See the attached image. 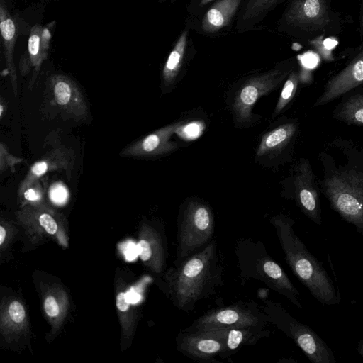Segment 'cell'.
Returning <instances> with one entry per match:
<instances>
[{
    "instance_id": "37",
    "label": "cell",
    "mask_w": 363,
    "mask_h": 363,
    "mask_svg": "<svg viewBox=\"0 0 363 363\" xmlns=\"http://www.w3.org/2000/svg\"><path fill=\"white\" fill-rule=\"evenodd\" d=\"M6 236V230L3 226H0V245H2Z\"/></svg>"
},
{
    "instance_id": "34",
    "label": "cell",
    "mask_w": 363,
    "mask_h": 363,
    "mask_svg": "<svg viewBox=\"0 0 363 363\" xmlns=\"http://www.w3.org/2000/svg\"><path fill=\"white\" fill-rule=\"evenodd\" d=\"M116 306L121 311H125L129 308V302L127 301L125 294L120 293L116 297Z\"/></svg>"
},
{
    "instance_id": "31",
    "label": "cell",
    "mask_w": 363,
    "mask_h": 363,
    "mask_svg": "<svg viewBox=\"0 0 363 363\" xmlns=\"http://www.w3.org/2000/svg\"><path fill=\"white\" fill-rule=\"evenodd\" d=\"M44 307L46 313L49 316L55 317L59 314V306L53 296H50L45 299Z\"/></svg>"
},
{
    "instance_id": "14",
    "label": "cell",
    "mask_w": 363,
    "mask_h": 363,
    "mask_svg": "<svg viewBox=\"0 0 363 363\" xmlns=\"http://www.w3.org/2000/svg\"><path fill=\"white\" fill-rule=\"evenodd\" d=\"M294 198L304 214L318 225L321 224L320 206L313 174L308 162L301 161L294 177Z\"/></svg>"
},
{
    "instance_id": "32",
    "label": "cell",
    "mask_w": 363,
    "mask_h": 363,
    "mask_svg": "<svg viewBox=\"0 0 363 363\" xmlns=\"http://www.w3.org/2000/svg\"><path fill=\"white\" fill-rule=\"evenodd\" d=\"M124 254L127 260H133L138 255L137 245L133 242L128 243L124 248Z\"/></svg>"
},
{
    "instance_id": "6",
    "label": "cell",
    "mask_w": 363,
    "mask_h": 363,
    "mask_svg": "<svg viewBox=\"0 0 363 363\" xmlns=\"http://www.w3.org/2000/svg\"><path fill=\"white\" fill-rule=\"evenodd\" d=\"M262 306L269 323L292 339L313 363H335L332 350L310 327L298 321L279 303L264 299Z\"/></svg>"
},
{
    "instance_id": "1",
    "label": "cell",
    "mask_w": 363,
    "mask_h": 363,
    "mask_svg": "<svg viewBox=\"0 0 363 363\" xmlns=\"http://www.w3.org/2000/svg\"><path fill=\"white\" fill-rule=\"evenodd\" d=\"M223 265L216 240L177 260L167 275V291L174 305L189 313L199 301L214 295L223 284Z\"/></svg>"
},
{
    "instance_id": "26",
    "label": "cell",
    "mask_w": 363,
    "mask_h": 363,
    "mask_svg": "<svg viewBox=\"0 0 363 363\" xmlns=\"http://www.w3.org/2000/svg\"><path fill=\"white\" fill-rule=\"evenodd\" d=\"M201 132V123L196 122L183 123L176 130L181 136L190 139L198 137Z\"/></svg>"
},
{
    "instance_id": "30",
    "label": "cell",
    "mask_w": 363,
    "mask_h": 363,
    "mask_svg": "<svg viewBox=\"0 0 363 363\" xmlns=\"http://www.w3.org/2000/svg\"><path fill=\"white\" fill-rule=\"evenodd\" d=\"M138 253L143 261H148L152 257V250L150 242L141 240L137 244Z\"/></svg>"
},
{
    "instance_id": "18",
    "label": "cell",
    "mask_w": 363,
    "mask_h": 363,
    "mask_svg": "<svg viewBox=\"0 0 363 363\" xmlns=\"http://www.w3.org/2000/svg\"><path fill=\"white\" fill-rule=\"evenodd\" d=\"M296 130L294 123H288L264 134L257 150L256 157L258 159L271 158L279 154L289 145Z\"/></svg>"
},
{
    "instance_id": "9",
    "label": "cell",
    "mask_w": 363,
    "mask_h": 363,
    "mask_svg": "<svg viewBox=\"0 0 363 363\" xmlns=\"http://www.w3.org/2000/svg\"><path fill=\"white\" fill-rule=\"evenodd\" d=\"M287 72L274 69L248 79L238 91L233 103L235 120L242 125L251 124L253 106L262 96L276 89L285 79Z\"/></svg>"
},
{
    "instance_id": "4",
    "label": "cell",
    "mask_w": 363,
    "mask_h": 363,
    "mask_svg": "<svg viewBox=\"0 0 363 363\" xmlns=\"http://www.w3.org/2000/svg\"><path fill=\"white\" fill-rule=\"evenodd\" d=\"M235 252L242 279L263 282L303 309L299 292L283 269L267 253L262 242L242 238L237 240Z\"/></svg>"
},
{
    "instance_id": "3",
    "label": "cell",
    "mask_w": 363,
    "mask_h": 363,
    "mask_svg": "<svg viewBox=\"0 0 363 363\" xmlns=\"http://www.w3.org/2000/svg\"><path fill=\"white\" fill-rule=\"evenodd\" d=\"M347 163L337 166L325 157L322 189L331 208L363 235V156L341 145Z\"/></svg>"
},
{
    "instance_id": "35",
    "label": "cell",
    "mask_w": 363,
    "mask_h": 363,
    "mask_svg": "<svg viewBox=\"0 0 363 363\" xmlns=\"http://www.w3.org/2000/svg\"><path fill=\"white\" fill-rule=\"evenodd\" d=\"M125 296H126L127 301L129 302V303H133V304L138 302L139 300L140 299V295L138 293L133 291V290L127 292L125 294Z\"/></svg>"
},
{
    "instance_id": "33",
    "label": "cell",
    "mask_w": 363,
    "mask_h": 363,
    "mask_svg": "<svg viewBox=\"0 0 363 363\" xmlns=\"http://www.w3.org/2000/svg\"><path fill=\"white\" fill-rule=\"evenodd\" d=\"M52 191L50 198H52L55 203H62L66 199L67 192L62 187H58L57 189L56 187Z\"/></svg>"
},
{
    "instance_id": "38",
    "label": "cell",
    "mask_w": 363,
    "mask_h": 363,
    "mask_svg": "<svg viewBox=\"0 0 363 363\" xmlns=\"http://www.w3.org/2000/svg\"><path fill=\"white\" fill-rule=\"evenodd\" d=\"M357 352L363 358V339H362L358 343Z\"/></svg>"
},
{
    "instance_id": "7",
    "label": "cell",
    "mask_w": 363,
    "mask_h": 363,
    "mask_svg": "<svg viewBox=\"0 0 363 363\" xmlns=\"http://www.w3.org/2000/svg\"><path fill=\"white\" fill-rule=\"evenodd\" d=\"M269 323L262 307L254 301H238L212 309L184 329L188 331L211 330L233 328L266 327Z\"/></svg>"
},
{
    "instance_id": "40",
    "label": "cell",
    "mask_w": 363,
    "mask_h": 363,
    "mask_svg": "<svg viewBox=\"0 0 363 363\" xmlns=\"http://www.w3.org/2000/svg\"><path fill=\"white\" fill-rule=\"evenodd\" d=\"M211 1H212V0H201V5H204V4H206L208 3V2H210Z\"/></svg>"
},
{
    "instance_id": "10",
    "label": "cell",
    "mask_w": 363,
    "mask_h": 363,
    "mask_svg": "<svg viewBox=\"0 0 363 363\" xmlns=\"http://www.w3.org/2000/svg\"><path fill=\"white\" fill-rule=\"evenodd\" d=\"M176 344L181 353L195 361L213 360L216 357L225 358L226 338L223 330H183L177 334Z\"/></svg>"
},
{
    "instance_id": "19",
    "label": "cell",
    "mask_w": 363,
    "mask_h": 363,
    "mask_svg": "<svg viewBox=\"0 0 363 363\" xmlns=\"http://www.w3.org/2000/svg\"><path fill=\"white\" fill-rule=\"evenodd\" d=\"M225 333L226 351L225 357L236 350L240 346H254L262 338L269 337L270 331L266 327H246L220 329Z\"/></svg>"
},
{
    "instance_id": "21",
    "label": "cell",
    "mask_w": 363,
    "mask_h": 363,
    "mask_svg": "<svg viewBox=\"0 0 363 363\" xmlns=\"http://www.w3.org/2000/svg\"><path fill=\"white\" fill-rule=\"evenodd\" d=\"M187 32L179 38L164 66L162 74V93L173 87L181 69L186 45Z\"/></svg>"
},
{
    "instance_id": "15",
    "label": "cell",
    "mask_w": 363,
    "mask_h": 363,
    "mask_svg": "<svg viewBox=\"0 0 363 363\" xmlns=\"http://www.w3.org/2000/svg\"><path fill=\"white\" fill-rule=\"evenodd\" d=\"M363 84V48L347 66L327 84L315 106L324 105Z\"/></svg>"
},
{
    "instance_id": "13",
    "label": "cell",
    "mask_w": 363,
    "mask_h": 363,
    "mask_svg": "<svg viewBox=\"0 0 363 363\" xmlns=\"http://www.w3.org/2000/svg\"><path fill=\"white\" fill-rule=\"evenodd\" d=\"M179 121L162 127L122 150L123 157H150L169 153L178 147V144L171 140L172 135L183 123Z\"/></svg>"
},
{
    "instance_id": "22",
    "label": "cell",
    "mask_w": 363,
    "mask_h": 363,
    "mask_svg": "<svg viewBox=\"0 0 363 363\" xmlns=\"http://www.w3.org/2000/svg\"><path fill=\"white\" fill-rule=\"evenodd\" d=\"M335 116L345 122L363 125V94L348 98L338 108Z\"/></svg>"
},
{
    "instance_id": "16",
    "label": "cell",
    "mask_w": 363,
    "mask_h": 363,
    "mask_svg": "<svg viewBox=\"0 0 363 363\" xmlns=\"http://www.w3.org/2000/svg\"><path fill=\"white\" fill-rule=\"evenodd\" d=\"M51 33L49 30L39 24L32 27L28 41V55H23L19 63V70L22 76L27 74L33 68V74L30 81L31 89L35 82L41 65L47 58Z\"/></svg>"
},
{
    "instance_id": "25",
    "label": "cell",
    "mask_w": 363,
    "mask_h": 363,
    "mask_svg": "<svg viewBox=\"0 0 363 363\" xmlns=\"http://www.w3.org/2000/svg\"><path fill=\"white\" fill-rule=\"evenodd\" d=\"M278 0H250L245 12L244 18L248 19L256 17L264 11L273 6Z\"/></svg>"
},
{
    "instance_id": "39",
    "label": "cell",
    "mask_w": 363,
    "mask_h": 363,
    "mask_svg": "<svg viewBox=\"0 0 363 363\" xmlns=\"http://www.w3.org/2000/svg\"><path fill=\"white\" fill-rule=\"evenodd\" d=\"M360 27L361 30L363 33V5L361 10V15H360Z\"/></svg>"
},
{
    "instance_id": "8",
    "label": "cell",
    "mask_w": 363,
    "mask_h": 363,
    "mask_svg": "<svg viewBox=\"0 0 363 363\" xmlns=\"http://www.w3.org/2000/svg\"><path fill=\"white\" fill-rule=\"evenodd\" d=\"M286 19L305 35L317 37L334 28L337 18L326 0H294Z\"/></svg>"
},
{
    "instance_id": "11",
    "label": "cell",
    "mask_w": 363,
    "mask_h": 363,
    "mask_svg": "<svg viewBox=\"0 0 363 363\" xmlns=\"http://www.w3.org/2000/svg\"><path fill=\"white\" fill-rule=\"evenodd\" d=\"M52 102L75 121L85 120L89 109L85 99L75 82L64 74H54L48 81Z\"/></svg>"
},
{
    "instance_id": "24",
    "label": "cell",
    "mask_w": 363,
    "mask_h": 363,
    "mask_svg": "<svg viewBox=\"0 0 363 363\" xmlns=\"http://www.w3.org/2000/svg\"><path fill=\"white\" fill-rule=\"evenodd\" d=\"M24 159L11 154L4 143H0V172H14L16 166L23 162Z\"/></svg>"
},
{
    "instance_id": "17",
    "label": "cell",
    "mask_w": 363,
    "mask_h": 363,
    "mask_svg": "<svg viewBox=\"0 0 363 363\" xmlns=\"http://www.w3.org/2000/svg\"><path fill=\"white\" fill-rule=\"evenodd\" d=\"M0 29L4 48L6 68L15 97L18 96L17 72L13 62L14 45L17 30L13 20L3 1L0 3Z\"/></svg>"
},
{
    "instance_id": "12",
    "label": "cell",
    "mask_w": 363,
    "mask_h": 363,
    "mask_svg": "<svg viewBox=\"0 0 363 363\" xmlns=\"http://www.w3.org/2000/svg\"><path fill=\"white\" fill-rule=\"evenodd\" d=\"M74 162L72 150L58 146L49 150L29 168L18 186V194L23 192L33 182L40 180L44 175L52 172L63 171L70 179Z\"/></svg>"
},
{
    "instance_id": "28",
    "label": "cell",
    "mask_w": 363,
    "mask_h": 363,
    "mask_svg": "<svg viewBox=\"0 0 363 363\" xmlns=\"http://www.w3.org/2000/svg\"><path fill=\"white\" fill-rule=\"evenodd\" d=\"M38 220L40 225L48 233L53 235L57 232L58 229L57 222L50 214L48 213H41L38 217Z\"/></svg>"
},
{
    "instance_id": "27",
    "label": "cell",
    "mask_w": 363,
    "mask_h": 363,
    "mask_svg": "<svg viewBox=\"0 0 363 363\" xmlns=\"http://www.w3.org/2000/svg\"><path fill=\"white\" fill-rule=\"evenodd\" d=\"M42 187L40 180H38L26 188L22 195L27 201H39L42 198Z\"/></svg>"
},
{
    "instance_id": "23",
    "label": "cell",
    "mask_w": 363,
    "mask_h": 363,
    "mask_svg": "<svg viewBox=\"0 0 363 363\" xmlns=\"http://www.w3.org/2000/svg\"><path fill=\"white\" fill-rule=\"evenodd\" d=\"M298 83V74L295 72H291L284 84L272 117L279 114L289 104L296 94Z\"/></svg>"
},
{
    "instance_id": "5",
    "label": "cell",
    "mask_w": 363,
    "mask_h": 363,
    "mask_svg": "<svg viewBox=\"0 0 363 363\" xmlns=\"http://www.w3.org/2000/svg\"><path fill=\"white\" fill-rule=\"evenodd\" d=\"M214 231V216L211 207L199 199H187L180 206L178 215L177 260L207 245L213 239Z\"/></svg>"
},
{
    "instance_id": "2",
    "label": "cell",
    "mask_w": 363,
    "mask_h": 363,
    "mask_svg": "<svg viewBox=\"0 0 363 363\" xmlns=\"http://www.w3.org/2000/svg\"><path fill=\"white\" fill-rule=\"evenodd\" d=\"M269 222L275 229L286 262L296 278L320 303L332 306L340 303V294L326 270L295 233L294 220L277 214Z\"/></svg>"
},
{
    "instance_id": "20",
    "label": "cell",
    "mask_w": 363,
    "mask_h": 363,
    "mask_svg": "<svg viewBox=\"0 0 363 363\" xmlns=\"http://www.w3.org/2000/svg\"><path fill=\"white\" fill-rule=\"evenodd\" d=\"M241 0H220L206 13L202 21L203 29L216 32L227 26L235 13Z\"/></svg>"
},
{
    "instance_id": "29",
    "label": "cell",
    "mask_w": 363,
    "mask_h": 363,
    "mask_svg": "<svg viewBox=\"0 0 363 363\" xmlns=\"http://www.w3.org/2000/svg\"><path fill=\"white\" fill-rule=\"evenodd\" d=\"M11 318L16 323H21L25 318V311L18 301H13L9 308Z\"/></svg>"
},
{
    "instance_id": "36",
    "label": "cell",
    "mask_w": 363,
    "mask_h": 363,
    "mask_svg": "<svg viewBox=\"0 0 363 363\" xmlns=\"http://www.w3.org/2000/svg\"><path fill=\"white\" fill-rule=\"evenodd\" d=\"M7 105L6 104V101H4L2 99L0 103V116L1 118L4 117V113H6Z\"/></svg>"
}]
</instances>
